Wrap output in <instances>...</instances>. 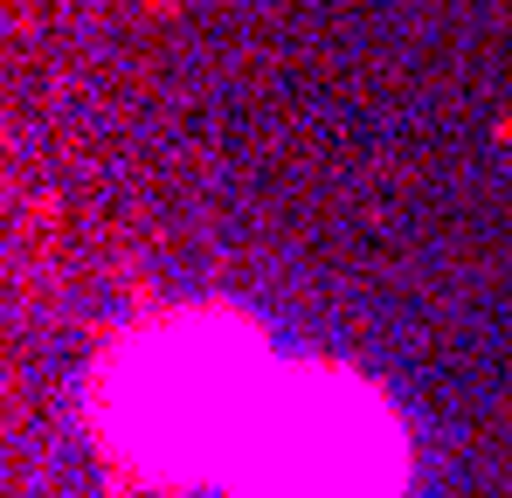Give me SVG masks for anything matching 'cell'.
<instances>
[{
  "label": "cell",
  "mask_w": 512,
  "mask_h": 498,
  "mask_svg": "<svg viewBox=\"0 0 512 498\" xmlns=\"http://www.w3.org/2000/svg\"><path fill=\"white\" fill-rule=\"evenodd\" d=\"M229 478L243 498H395L402 436L353 374H270Z\"/></svg>",
  "instance_id": "7a4b0ae2"
},
{
  "label": "cell",
  "mask_w": 512,
  "mask_h": 498,
  "mask_svg": "<svg viewBox=\"0 0 512 498\" xmlns=\"http://www.w3.org/2000/svg\"><path fill=\"white\" fill-rule=\"evenodd\" d=\"M263 388H270V374L243 326L180 319V326L146 332L111 367L104 415H111V436L160 478L236 471Z\"/></svg>",
  "instance_id": "6da1fadb"
}]
</instances>
